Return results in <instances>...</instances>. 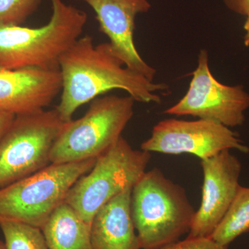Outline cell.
Here are the masks:
<instances>
[{"mask_svg": "<svg viewBox=\"0 0 249 249\" xmlns=\"http://www.w3.org/2000/svg\"><path fill=\"white\" fill-rule=\"evenodd\" d=\"M61 98L55 107L64 122L72 120L77 109L113 89L124 90L134 101L161 102L158 93L168 89L124 66L109 42L95 45L90 36L80 37L59 61Z\"/></svg>", "mask_w": 249, "mask_h": 249, "instance_id": "obj_1", "label": "cell"}, {"mask_svg": "<svg viewBox=\"0 0 249 249\" xmlns=\"http://www.w3.org/2000/svg\"><path fill=\"white\" fill-rule=\"evenodd\" d=\"M131 214L142 249H155L189 233L196 211L183 187L158 168L142 174L131 193Z\"/></svg>", "mask_w": 249, "mask_h": 249, "instance_id": "obj_2", "label": "cell"}, {"mask_svg": "<svg viewBox=\"0 0 249 249\" xmlns=\"http://www.w3.org/2000/svg\"><path fill=\"white\" fill-rule=\"evenodd\" d=\"M51 1L52 18L42 27L0 25V68L59 69L62 55L80 38L88 15L63 0Z\"/></svg>", "mask_w": 249, "mask_h": 249, "instance_id": "obj_3", "label": "cell"}, {"mask_svg": "<svg viewBox=\"0 0 249 249\" xmlns=\"http://www.w3.org/2000/svg\"><path fill=\"white\" fill-rule=\"evenodd\" d=\"M96 159L54 164L0 188V223H22L42 229L70 188L89 173Z\"/></svg>", "mask_w": 249, "mask_h": 249, "instance_id": "obj_4", "label": "cell"}, {"mask_svg": "<svg viewBox=\"0 0 249 249\" xmlns=\"http://www.w3.org/2000/svg\"><path fill=\"white\" fill-rule=\"evenodd\" d=\"M135 101L129 96L93 100L83 117L65 123L51 152V163L97 159L119 139L134 115Z\"/></svg>", "mask_w": 249, "mask_h": 249, "instance_id": "obj_5", "label": "cell"}, {"mask_svg": "<svg viewBox=\"0 0 249 249\" xmlns=\"http://www.w3.org/2000/svg\"><path fill=\"white\" fill-rule=\"evenodd\" d=\"M150 160V152L135 150L121 137L97 157L89 173L77 180L65 202L91 227L95 214L105 204L133 188Z\"/></svg>", "mask_w": 249, "mask_h": 249, "instance_id": "obj_6", "label": "cell"}, {"mask_svg": "<svg viewBox=\"0 0 249 249\" xmlns=\"http://www.w3.org/2000/svg\"><path fill=\"white\" fill-rule=\"evenodd\" d=\"M65 123L55 109L16 116L0 139V188L51 164L52 147Z\"/></svg>", "mask_w": 249, "mask_h": 249, "instance_id": "obj_7", "label": "cell"}, {"mask_svg": "<svg viewBox=\"0 0 249 249\" xmlns=\"http://www.w3.org/2000/svg\"><path fill=\"white\" fill-rule=\"evenodd\" d=\"M249 107V93L242 86L218 81L210 70L207 51L202 49L186 95L163 113L213 121L231 128L245 123Z\"/></svg>", "mask_w": 249, "mask_h": 249, "instance_id": "obj_8", "label": "cell"}, {"mask_svg": "<svg viewBox=\"0 0 249 249\" xmlns=\"http://www.w3.org/2000/svg\"><path fill=\"white\" fill-rule=\"evenodd\" d=\"M141 150L165 155L191 154L201 160L211 158L224 150L248 153L249 147L238 134L215 121L167 119L155 124L150 138L142 142Z\"/></svg>", "mask_w": 249, "mask_h": 249, "instance_id": "obj_9", "label": "cell"}, {"mask_svg": "<svg viewBox=\"0 0 249 249\" xmlns=\"http://www.w3.org/2000/svg\"><path fill=\"white\" fill-rule=\"evenodd\" d=\"M200 165L204 175L202 198L188 238L211 237L241 186L242 163L230 150L201 160Z\"/></svg>", "mask_w": 249, "mask_h": 249, "instance_id": "obj_10", "label": "cell"}, {"mask_svg": "<svg viewBox=\"0 0 249 249\" xmlns=\"http://www.w3.org/2000/svg\"><path fill=\"white\" fill-rule=\"evenodd\" d=\"M96 13L100 31L109 38L113 52L124 66L154 81L156 70L139 54L134 41L136 16L151 7L147 0H78Z\"/></svg>", "mask_w": 249, "mask_h": 249, "instance_id": "obj_11", "label": "cell"}, {"mask_svg": "<svg viewBox=\"0 0 249 249\" xmlns=\"http://www.w3.org/2000/svg\"><path fill=\"white\" fill-rule=\"evenodd\" d=\"M60 69L0 68V111L15 116L44 110L61 93Z\"/></svg>", "mask_w": 249, "mask_h": 249, "instance_id": "obj_12", "label": "cell"}, {"mask_svg": "<svg viewBox=\"0 0 249 249\" xmlns=\"http://www.w3.org/2000/svg\"><path fill=\"white\" fill-rule=\"evenodd\" d=\"M132 189L113 198L95 214L90 227L93 249H142L131 214Z\"/></svg>", "mask_w": 249, "mask_h": 249, "instance_id": "obj_13", "label": "cell"}, {"mask_svg": "<svg viewBox=\"0 0 249 249\" xmlns=\"http://www.w3.org/2000/svg\"><path fill=\"white\" fill-rule=\"evenodd\" d=\"M41 230L49 249H93L90 225L65 201Z\"/></svg>", "mask_w": 249, "mask_h": 249, "instance_id": "obj_14", "label": "cell"}, {"mask_svg": "<svg viewBox=\"0 0 249 249\" xmlns=\"http://www.w3.org/2000/svg\"><path fill=\"white\" fill-rule=\"evenodd\" d=\"M249 231V188L240 186L227 214L218 225L213 240L228 246Z\"/></svg>", "mask_w": 249, "mask_h": 249, "instance_id": "obj_15", "label": "cell"}, {"mask_svg": "<svg viewBox=\"0 0 249 249\" xmlns=\"http://www.w3.org/2000/svg\"><path fill=\"white\" fill-rule=\"evenodd\" d=\"M7 249H49L42 230L22 223H0Z\"/></svg>", "mask_w": 249, "mask_h": 249, "instance_id": "obj_16", "label": "cell"}, {"mask_svg": "<svg viewBox=\"0 0 249 249\" xmlns=\"http://www.w3.org/2000/svg\"><path fill=\"white\" fill-rule=\"evenodd\" d=\"M40 0H0V25H20L34 14Z\"/></svg>", "mask_w": 249, "mask_h": 249, "instance_id": "obj_17", "label": "cell"}, {"mask_svg": "<svg viewBox=\"0 0 249 249\" xmlns=\"http://www.w3.org/2000/svg\"><path fill=\"white\" fill-rule=\"evenodd\" d=\"M155 249H229L228 246L217 243L211 237L208 238H188Z\"/></svg>", "mask_w": 249, "mask_h": 249, "instance_id": "obj_18", "label": "cell"}, {"mask_svg": "<svg viewBox=\"0 0 249 249\" xmlns=\"http://www.w3.org/2000/svg\"><path fill=\"white\" fill-rule=\"evenodd\" d=\"M228 9L236 14L247 16L249 14V0H223Z\"/></svg>", "mask_w": 249, "mask_h": 249, "instance_id": "obj_19", "label": "cell"}, {"mask_svg": "<svg viewBox=\"0 0 249 249\" xmlns=\"http://www.w3.org/2000/svg\"><path fill=\"white\" fill-rule=\"evenodd\" d=\"M15 117L16 116L14 114L0 111V139L9 128Z\"/></svg>", "mask_w": 249, "mask_h": 249, "instance_id": "obj_20", "label": "cell"}, {"mask_svg": "<svg viewBox=\"0 0 249 249\" xmlns=\"http://www.w3.org/2000/svg\"><path fill=\"white\" fill-rule=\"evenodd\" d=\"M247 21H246L245 26H244V29L246 31V34L245 36V37H244V40H245V45L249 47V14L247 15Z\"/></svg>", "mask_w": 249, "mask_h": 249, "instance_id": "obj_21", "label": "cell"}, {"mask_svg": "<svg viewBox=\"0 0 249 249\" xmlns=\"http://www.w3.org/2000/svg\"><path fill=\"white\" fill-rule=\"evenodd\" d=\"M0 249H7L6 244L3 241L0 240Z\"/></svg>", "mask_w": 249, "mask_h": 249, "instance_id": "obj_22", "label": "cell"}]
</instances>
